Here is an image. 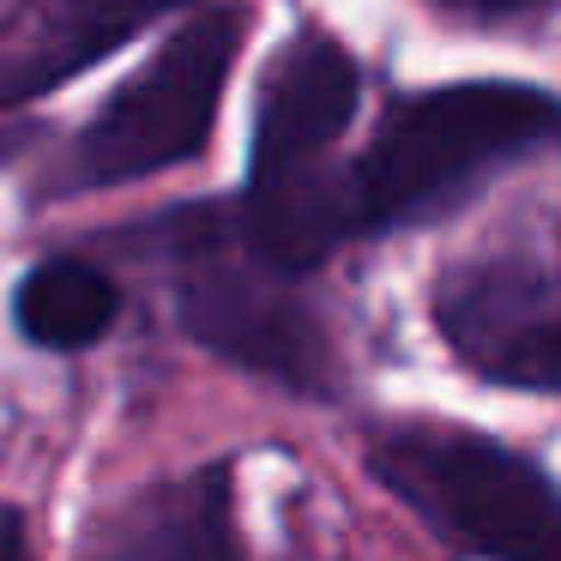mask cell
<instances>
[{"mask_svg": "<svg viewBox=\"0 0 561 561\" xmlns=\"http://www.w3.org/2000/svg\"><path fill=\"white\" fill-rule=\"evenodd\" d=\"M549 139H561V103L537 85H440L392 103L351 170L363 236L435 218L489 170Z\"/></svg>", "mask_w": 561, "mask_h": 561, "instance_id": "obj_1", "label": "cell"}, {"mask_svg": "<svg viewBox=\"0 0 561 561\" xmlns=\"http://www.w3.org/2000/svg\"><path fill=\"white\" fill-rule=\"evenodd\" d=\"M368 471L435 531L495 561H561V495L537 465L465 428L380 435Z\"/></svg>", "mask_w": 561, "mask_h": 561, "instance_id": "obj_2", "label": "cell"}, {"mask_svg": "<svg viewBox=\"0 0 561 561\" xmlns=\"http://www.w3.org/2000/svg\"><path fill=\"white\" fill-rule=\"evenodd\" d=\"M435 320L465 368L561 392V218H531L459 260L435 290Z\"/></svg>", "mask_w": 561, "mask_h": 561, "instance_id": "obj_3", "label": "cell"}, {"mask_svg": "<svg viewBox=\"0 0 561 561\" xmlns=\"http://www.w3.org/2000/svg\"><path fill=\"white\" fill-rule=\"evenodd\" d=\"M236 43H242V19L236 13H199L151 55L139 79H127L103 115L79 139V182L115 187L158 175L170 163H187L206 146L211 122H218V98L230 79Z\"/></svg>", "mask_w": 561, "mask_h": 561, "instance_id": "obj_4", "label": "cell"}, {"mask_svg": "<svg viewBox=\"0 0 561 561\" xmlns=\"http://www.w3.org/2000/svg\"><path fill=\"white\" fill-rule=\"evenodd\" d=\"M187 272L175 290V314L206 351L230 356V363L254 368L266 380H284L296 392H327L332 387V351L320 320L308 314V302H296L284 290V272L260 266L242 248V260L218 254L211 230L218 218H187Z\"/></svg>", "mask_w": 561, "mask_h": 561, "instance_id": "obj_5", "label": "cell"}, {"mask_svg": "<svg viewBox=\"0 0 561 561\" xmlns=\"http://www.w3.org/2000/svg\"><path fill=\"white\" fill-rule=\"evenodd\" d=\"M175 7L187 0H7L0 7V110L55 91Z\"/></svg>", "mask_w": 561, "mask_h": 561, "instance_id": "obj_6", "label": "cell"}, {"mask_svg": "<svg viewBox=\"0 0 561 561\" xmlns=\"http://www.w3.org/2000/svg\"><path fill=\"white\" fill-rule=\"evenodd\" d=\"M356 67L339 43L327 37H296L272 55L266 85L254 110V170L248 175H278L308 170L327 158V146L351 127L356 115Z\"/></svg>", "mask_w": 561, "mask_h": 561, "instance_id": "obj_7", "label": "cell"}, {"mask_svg": "<svg viewBox=\"0 0 561 561\" xmlns=\"http://www.w3.org/2000/svg\"><path fill=\"white\" fill-rule=\"evenodd\" d=\"M85 561H236L224 471L175 477L127 501L98 531Z\"/></svg>", "mask_w": 561, "mask_h": 561, "instance_id": "obj_8", "label": "cell"}, {"mask_svg": "<svg viewBox=\"0 0 561 561\" xmlns=\"http://www.w3.org/2000/svg\"><path fill=\"white\" fill-rule=\"evenodd\" d=\"M115 308H122V296L91 260H43L37 272H25V284L13 296L19 332L43 351L98 344L115 327Z\"/></svg>", "mask_w": 561, "mask_h": 561, "instance_id": "obj_9", "label": "cell"}, {"mask_svg": "<svg viewBox=\"0 0 561 561\" xmlns=\"http://www.w3.org/2000/svg\"><path fill=\"white\" fill-rule=\"evenodd\" d=\"M0 561H31V543H25V519L13 507H0Z\"/></svg>", "mask_w": 561, "mask_h": 561, "instance_id": "obj_10", "label": "cell"}, {"mask_svg": "<svg viewBox=\"0 0 561 561\" xmlns=\"http://www.w3.org/2000/svg\"><path fill=\"white\" fill-rule=\"evenodd\" d=\"M440 7L471 13V19H513V13H525V7H537V0H440Z\"/></svg>", "mask_w": 561, "mask_h": 561, "instance_id": "obj_11", "label": "cell"}]
</instances>
